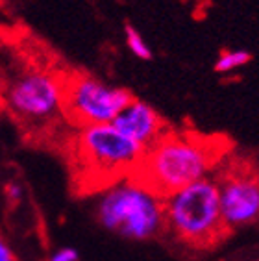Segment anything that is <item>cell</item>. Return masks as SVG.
<instances>
[{"mask_svg": "<svg viewBox=\"0 0 259 261\" xmlns=\"http://www.w3.org/2000/svg\"><path fill=\"white\" fill-rule=\"evenodd\" d=\"M228 152L229 143L224 137L169 130L145 152L132 176L167 198L194 181L210 178Z\"/></svg>", "mask_w": 259, "mask_h": 261, "instance_id": "6da1fadb", "label": "cell"}, {"mask_svg": "<svg viewBox=\"0 0 259 261\" xmlns=\"http://www.w3.org/2000/svg\"><path fill=\"white\" fill-rule=\"evenodd\" d=\"M102 228L130 241H148L165 230L163 198L134 176L108 186L96 202Z\"/></svg>", "mask_w": 259, "mask_h": 261, "instance_id": "7a4b0ae2", "label": "cell"}, {"mask_svg": "<svg viewBox=\"0 0 259 261\" xmlns=\"http://www.w3.org/2000/svg\"><path fill=\"white\" fill-rule=\"evenodd\" d=\"M145 148L120 134L113 124L82 126L76 137L78 181L104 191L115 181L128 178L139 167Z\"/></svg>", "mask_w": 259, "mask_h": 261, "instance_id": "3957f363", "label": "cell"}, {"mask_svg": "<svg viewBox=\"0 0 259 261\" xmlns=\"http://www.w3.org/2000/svg\"><path fill=\"white\" fill-rule=\"evenodd\" d=\"M163 206L165 228L185 246L208 248L228 231L220 213L219 186L213 176L169 195L163 198Z\"/></svg>", "mask_w": 259, "mask_h": 261, "instance_id": "277c9868", "label": "cell"}, {"mask_svg": "<svg viewBox=\"0 0 259 261\" xmlns=\"http://www.w3.org/2000/svg\"><path fill=\"white\" fill-rule=\"evenodd\" d=\"M134 95L124 87H113L85 72L63 80V110L80 126L111 124Z\"/></svg>", "mask_w": 259, "mask_h": 261, "instance_id": "5b68a950", "label": "cell"}, {"mask_svg": "<svg viewBox=\"0 0 259 261\" xmlns=\"http://www.w3.org/2000/svg\"><path fill=\"white\" fill-rule=\"evenodd\" d=\"M6 104L24 121H48L63 110V78L48 70L24 72L8 86Z\"/></svg>", "mask_w": 259, "mask_h": 261, "instance_id": "8992f818", "label": "cell"}, {"mask_svg": "<svg viewBox=\"0 0 259 261\" xmlns=\"http://www.w3.org/2000/svg\"><path fill=\"white\" fill-rule=\"evenodd\" d=\"M215 178V176H213ZM220 195V213L228 231L259 221V171L250 165H231L215 178Z\"/></svg>", "mask_w": 259, "mask_h": 261, "instance_id": "52a82bcc", "label": "cell"}, {"mask_svg": "<svg viewBox=\"0 0 259 261\" xmlns=\"http://www.w3.org/2000/svg\"><path fill=\"white\" fill-rule=\"evenodd\" d=\"M111 124L120 134H124L126 137L143 146L145 150L154 146L169 132V126L163 121V117L150 104L137 100V98L130 102L124 110L115 117Z\"/></svg>", "mask_w": 259, "mask_h": 261, "instance_id": "ba28073f", "label": "cell"}, {"mask_svg": "<svg viewBox=\"0 0 259 261\" xmlns=\"http://www.w3.org/2000/svg\"><path fill=\"white\" fill-rule=\"evenodd\" d=\"M254 60V56L250 54L248 50H239V48H231V50H222L215 61V72L219 74H229L234 70L241 69V67L248 65L250 61Z\"/></svg>", "mask_w": 259, "mask_h": 261, "instance_id": "9c48e42d", "label": "cell"}, {"mask_svg": "<svg viewBox=\"0 0 259 261\" xmlns=\"http://www.w3.org/2000/svg\"><path fill=\"white\" fill-rule=\"evenodd\" d=\"M124 39H126V46H128L130 52H132L135 58H139V60H143V61H150L154 58V54L150 50V46L145 41V37L139 34V30H137L134 24H130V22L124 24Z\"/></svg>", "mask_w": 259, "mask_h": 261, "instance_id": "30bf717a", "label": "cell"}, {"mask_svg": "<svg viewBox=\"0 0 259 261\" xmlns=\"http://www.w3.org/2000/svg\"><path fill=\"white\" fill-rule=\"evenodd\" d=\"M48 261H80V254L72 246H61L50 254Z\"/></svg>", "mask_w": 259, "mask_h": 261, "instance_id": "8fae6325", "label": "cell"}, {"mask_svg": "<svg viewBox=\"0 0 259 261\" xmlns=\"http://www.w3.org/2000/svg\"><path fill=\"white\" fill-rule=\"evenodd\" d=\"M6 196L13 202L20 200V196H22V187H20V184H17V181L8 184V186H6Z\"/></svg>", "mask_w": 259, "mask_h": 261, "instance_id": "7c38bea8", "label": "cell"}, {"mask_svg": "<svg viewBox=\"0 0 259 261\" xmlns=\"http://www.w3.org/2000/svg\"><path fill=\"white\" fill-rule=\"evenodd\" d=\"M0 261H15L13 252H11V248L4 239H0Z\"/></svg>", "mask_w": 259, "mask_h": 261, "instance_id": "4fadbf2b", "label": "cell"}, {"mask_svg": "<svg viewBox=\"0 0 259 261\" xmlns=\"http://www.w3.org/2000/svg\"><path fill=\"white\" fill-rule=\"evenodd\" d=\"M257 261H259V256H257Z\"/></svg>", "mask_w": 259, "mask_h": 261, "instance_id": "5bb4252c", "label": "cell"}]
</instances>
